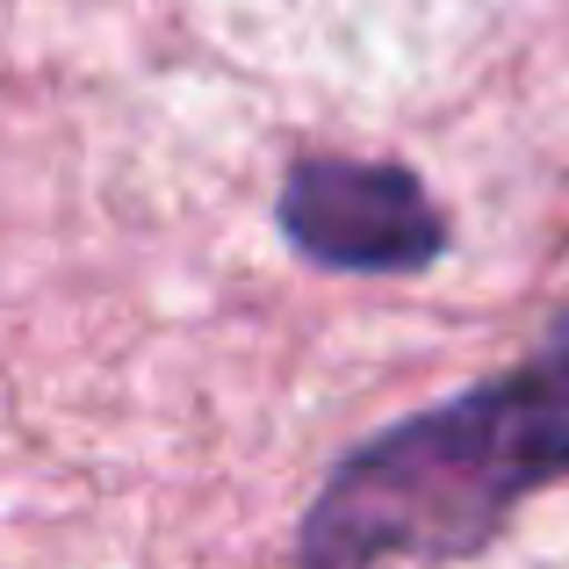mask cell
Instances as JSON below:
<instances>
[{
  "instance_id": "obj_2",
  "label": "cell",
  "mask_w": 569,
  "mask_h": 569,
  "mask_svg": "<svg viewBox=\"0 0 569 569\" xmlns=\"http://www.w3.org/2000/svg\"><path fill=\"white\" fill-rule=\"evenodd\" d=\"M281 231L296 252L347 274H411L447 252V223L403 167L310 159L281 188Z\"/></svg>"
},
{
  "instance_id": "obj_1",
  "label": "cell",
  "mask_w": 569,
  "mask_h": 569,
  "mask_svg": "<svg viewBox=\"0 0 569 569\" xmlns=\"http://www.w3.org/2000/svg\"><path fill=\"white\" fill-rule=\"evenodd\" d=\"M569 469V318L519 376L403 418L325 483L303 519V569H376L382 556H469L527 490Z\"/></svg>"
}]
</instances>
